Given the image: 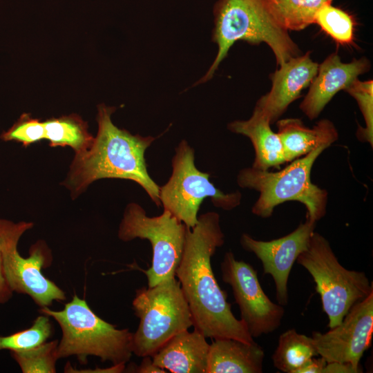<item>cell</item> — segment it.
<instances>
[{
  "label": "cell",
  "instance_id": "obj_1",
  "mask_svg": "<svg viewBox=\"0 0 373 373\" xmlns=\"http://www.w3.org/2000/svg\"><path fill=\"white\" fill-rule=\"evenodd\" d=\"M224 235L220 216L210 211L186 227L182 256L175 276L189 305L195 329L206 338H230L254 342L245 325L237 319L227 302V294L218 283L211 258L223 245Z\"/></svg>",
  "mask_w": 373,
  "mask_h": 373
},
{
  "label": "cell",
  "instance_id": "obj_2",
  "mask_svg": "<svg viewBox=\"0 0 373 373\" xmlns=\"http://www.w3.org/2000/svg\"><path fill=\"white\" fill-rule=\"evenodd\" d=\"M115 111V107L98 105L97 135L88 149L75 153L63 184L75 198L97 180H129L138 184L157 206H161L160 186L151 178L144 157L155 137L133 135L118 128L111 119Z\"/></svg>",
  "mask_w": 373,
  "mask_h": 373
},
{
  "label": "cell",
  "instance_id": "obj_3",
  "mask_svg": "<svg viewBox=\"0 0 373 373\" xmlns=\"http://www.w3.org/2000/svg\"><path fill=\"white\" fill-rule=\"evenodd\" d=\"M212 40L218 46L216 58L206 74L194 85L210 80L235 42L265 43L279 66L300 55L288 32L271 17L265 0H218L213 7Z\"/></svg>",
  "mask_w": 373,
  "mask_h": 373
},
{
  "label": "cell",
  "instance_id": "obj_4",
  "mask_svg": "<svg viewBox=\"0 0 373 373\" xmlns=\"http://www.w3.org/2000/svg\"><path fill=\"white\" fill-rule=\"evenodd\" d=\"M328 147L319 146L278 171L251 166L241 169L237 175V184L259 193L251 208L253 214L269 218L279 204L297 201L305 205L306 219L316 222L323 218L327 210V191L312 182L311 172L318 157Z\"/></svg>",
  "mask_w": 373,
  "mask_h": 373
},
{
  "label": "cell",
  "instance_id": "obj_5",
  "mask_svg": "<svg viewBox=\"0 0 373 373\" xmlns=\"http://www.w3.org/2000/svg\"><path fill=\"white\" fill-rule=\"evenodd\" d=\"M40 312L52 317L60 325L62 336L58 342V359L76 356L81 363H87L88 356L113 365L126 363L131 358L133 333L119 329L99 318L84 299L76 294L60 311L41 307Z\"/></svg>",
  "mask_w": 373,
  "mask_h": 373
},
{
  "label": "cell",
  "instance_id": "obj_6",
  "mask_svg": "<svg viewBox=\"0 0 373 373\" xmlns=\"http://www.w3.org/2000/svg\"><path fill=\"white\" fill-rule=\"evenodd\" d=\"M296 262L312 277L329 328L340 324L355 304L373 292L365 273L345 268L328 240L315 231Z\"/></svg>",
  "mask_w": 373,
  "mask_h": 373
},
{
  "label": "cell",
  "instance_id": "obj_7",
  "mask_svg": "<svg viewBox=\"0 0 373 373\" xmlns=\"http://www.w3.org/2000/svg\"><path fill=\"white\" fill-rule=\"evenodd\" d=\"M140 318L133 333L132 353L152 356L171 338L193 325L191 313L176 277L137 289L132 302Z\"/></svg>",
  "mask_w": 373,
  "mask_h": 373
},
{
  "label": "cell",
  "instance_id": "obj_8",
  "mask_svg": "<svg viewBox=\"0 0 373 373\" xmlns=\"http://www.w3.org/2000/svg\"><path fill=\"white\" fill-rule=\"evenodd\" d=\"M172 173L160 186L159 197L164 210L169 211L186 227L193 228L198 221V211L206 198L223 210L240 205V191L224 193L209 180L210 175L200 171L195 164V151L187 141L182 140L175 149Z\"/></svg>",
  "mask_w": 373,
  "mask_h": 373
},
{
  "label": "cell",
  "instance_id": "obj_9",
  "mask_svg": "<svg viewBox=\"0 0 373 373\" xmlns=\"http://www.w3.org/2000/svg\"><path fill=\"white\" fill-rule=\"evenodd\" d=\"M33 227L32 222L0 219V254L3 277L11 291L29 296L41 307H48L53 301L66 299L64 291L46 278L41 269L50 265L52 256L43 241L30 249L28 258L17 250L21 235Z\"/></svg>",
  "mask_w": 373,
  "mask_h": 373
},
{
  "label": "cell",
  "instance_id": "obj_10",
  "mask_svg": "<svg viewBox=\"0 0 373 373\" xmlns=\"http://www.w3.org/2000/svg\"><path fill=\"white\" fill-rule=\"evenodd\" d=\"M186 230V225L169 211L164 210L158 216L149 217L140 204L131 202L124 209L117 235L124 242L135 238L150 242L151 265L142 271L148 287H153L175 277L183 253Z\"/></svg>",
  "mask_w": 373,
  "mask_h": 373
},
{
  "label": "cell",
  "instance_id": "obj_11",
  "mask_svg": "<svg viewBox=\"0 0 373 373\" xmlns=\"http://www.w3.org/2000/svg\"><path fill=\"white\" fill-rule=\"evenodd\" d=\"M222 279L231 287L239 307L240 320L253 338L276 331L285 314L283 305L275 303L264 292L257 271L249 263L225 253L220 264Z\"/></svg>",
  "mask_w": 373,
  "mask_h": 373
},
{
  "label": "cell",
  "instance_id": "obj_12",
  "mask_svg": "<svg viewBox=\"0 0 373 373\" xmlns=\"http://www.w3.org/2000/svg\"><path fill=\"white\" fill-rule=\"evenodd\" d=\"M373 332V292L355 304L338 325L325 333L313 332L318 354L327 363H349L362 372L360 361L370 347Z\"/></svg>",
  "mask_w": 373,
  "mask_h": 373
},
{
  "label": "cell",
  "instance_id": "obj_13",
  "mask_svg": "<svg viewBox=\"0 0 373 373\" xmlns=\"http://www.w3.org/2000/svg\"><path fill=\"white\" fill-rule=\"evenodd\" d=\"M316 222L306 219L289 234L269 241L258 240L248 233L240 237L242 247L260 260L265 274L272 276L278 303H288V280L291 268L315 231Z\"/></svg>",
  "mask_w": 373,
  "mask_h": 373
},
{
  "label": "cell",
  "instance_id": "obj_14",
  "mask_svg": "<svg viewBox=\"0 0 373 373\" xmlns=\"http://www.w3.org/2000/svg\"><path fill=\"white\" fill-rule=\"evenodd\" d=\"M271 75V88L257 102L255 108L260 111L273 123L297 99L302 90L310 85L317 74L318 64L310 52L292 57L279 66Z\"/></svg>",
  "mask_w": 373,
  "mask_h": 373
},
{
  "label": "cell",
  "instance_id": "obj_15",
  "mask_svg": "<svg viewBox=\"0 0 373 373\" xmlns=\"http://www.w3.org/2000/svg\"><path fill=\"white\" fill-rule=\"evenodd\" d=\"M370 68L365 57L345 63L337 53L331 54L318 65L317 74L300 104V110L309 119H316L338 91L345 90Z\"/></svg>",
  "mask_w": 373,
  "mask_h": 373
},
{
  "label": "cell",
  "instance_id": "obj_16",
  "mask_svg": "<svg viewBox=\"0 0 373 373\" xmlns=\"http://www.w3.org/2000/svg\"><path fill=\"white\" fill-rule=\"evenodd\" d=\"M199 331L178 333L151 356L155 365L172 373H206L209 343Z\"/></svg>",
  "mask_w": 373,
  "mask_h": 373
},
{
  "label": "cell",
  "instance_id": "obj_17",
  "mask_svg": "<svg viewBox=\"0 0 373 373\" xmlns=\"http://www.w3.org/2000/svg\"><path fill=\"white\" fill-rule=\"evenodd\" d=\"M265 352L255 341L214 338L209 345L206 373H261Z\"/></svg>",
  "mask_w": 373,
  "mask_h": 373
},
{
  "label": "cell",
  "instance_id": "obj_18",
  "mask_svg": "<svg viewBox=\"0 0 373 373\" xmlns=\"http://www.w3.org/2000/svg\"><path fill=\"white\" fill-rule=\"evenodd\" d=\"M269 119L257 108L246 120H235L227 125L234 133L247 137L254 147L255 156L251 167L259 170L279 169L287 163L282 143L276 132L271 128Z\"/></svg>",
  "mask_w": 373,
  "mask_h": 373
},
{
  "label": "cell",
  "instance_id": "obj_19",
  "mask_svg": "<svg viewBox=\"0 0 373 373\" xmlns=\"http://www.w3.org/2000/svg\"><path fill=\"white\" fill-rule=\"evenodd\" d=\"M276 126L287 162L306 155L319 146H329L338 138L336 128L327 119L318 121L312 128L306 126L298 118L277 120Z\"/></svg>",
  "mask_w": 373,
  "mask_h": 373
},
{
  "label": "cell",
  "instance_id": "obj_20",
  "mask_svg": "<svg viewBox=\"0 0 373 373\" xmlns=\"http://www.w3.org/2000/svg\"><path fill=\"white\" fill-rule=\"evenodd\" d=\"M44 125V139L52 147L68 146L78 153L88 149L94 140L87 123L77 114L48 119Z\"/></svg>",
  "mask_w": 373,
  "mask_h": 373
},
{
  "label": "cell",
  "instance_id": "obj_21",
  "mask_svg": "<svg viewBox=\"0 0 373 373\" xmlns=\"http://www.w3.org/2000/svg\"><path fill=\"white\" fill-rule=\"evenodd\" d=\"M318 355L312 337L290 329L280 335L272 361L278 370L296 373L307 360Z\"/></svg>",
  "mask_w": 373,
  "mask_h": 373
},
{
  "label": "cell",
  "instance_id": "obj_22",
  "mask_svg": "<svg viewBox=\"0 0 373 373\" xmlns=\"http://www.w3.org/2000/svg\"><path fill=\"white\" fill-rule=\"evenodd\" d=\"M333 0H265L276 23L285 30L298 31L314 23L318 10Z\"/></svg>",
  "mask_w": 373,
  "mask_h": 373
},
{
  "label": "cell",
  "instance_id": "obj_23",
  "mask_svg": "<svg viewBox=\"0 0 373 373\" xmlns=\"http://www.w3.org/2000/svg\"><path fill=\"white\" fill-rule=\"evenodd\" d=\"M314 23L334 40L350 44L354 39V23L352 17L332 3H325L316 14Z\"/></svg>",
  "mask_w": 373,
  "mask_h": 373
},
{
  "label": "cell",
  "instance_id": "obj_24",
  "mask_svg": "<svg viewBox=\"0 0 373 373\" xmlns=\"http://www.w3.org/2000/svg\"><path fill=\"white\" fill-rule=\"evenodd\" d=\"M52 332L49 316L42 314L37 317L30 328L8 336H0V350L17 352L36 347L46 343Z\"/></svg>",
  "mask_w": 373,
  "mask_h": 373
},
{
  "label": "cell",
  "instance_id": "obj_25",
  "mask_svg": "<svg viewBox=\"0 0 373 373\" xmlns=\"http://www.w3.org/2000/svg\"><path fill=\"white\" fill-rule=\"evenodd\" d=\"M57 345L58 341L46 342L28 350L12 352V355L23 373H54Z\"/></svg>",
  "mask_w": 373,
  "mask_h": 373
},
{
  "label": "cell",
  "instance_id": "obj_26",
  "mask_svg": "<svg viewBox=\"0 0 373 373\" xmlns=\"http://www.w3.org/2000/svg\"><path fill=\"white\" fill-rule=\"evenodd\" d=\"M357 102L365 127L358 126V137L373 144V82L356 79L346 90Z\"/></svg>",
  "mask_w": 373,
  "mask_h": 373
},
{
  "label": "cell",
  "instance_id": "obj_27",
  "mask_svg": "<svg viewBox=\"0 0 373 373\" xmlns=\"http://www.w3.org/2000/svg\"><path fill=\"white\" fill-rule=\"evenodd\" d=\"M1 137L4 141H15L28 146L44 139V122L32 117L30 114L23 113Z\"/></svg>",
  "mask_w": 373,
  "mask_h": 373
},
{
  "label": "cell",
  "instance_id": "obj_28",
  "mask_svg": "<svg viewBox=\"0 0 373 373\" xmlns=\"http://www.w3.org/2000/svg\"><path fill=\"white\" fill-rule=\"evenodd\" d=\"M143 359L140 365L136 366L135 365H129L128 370L131 372L137 373H166L165 370L157 366L154 364L151 356H145L142 357Z\"/></svg>",
  "mask_w": 373,
  "mask_h": 373
},
{
  "label": "cell",
  "instance_id": "obj_29",
  "mask_svg": "<svg viewBox=\"0 0 373 373\" xmlns=\"http://www.w3.org/2000/svg\"><path fill=\"white\" fill-rule=\"evenodd\" d=\"M327 361L323 357L315 356L307 360L296 372V373H323Z\"/></svg>",
  "mask_w": 373,
  "mask_h": 373
},
{
  "label": "cell",
  "instance_id": "obj_30",
  "mask_svg": "<svg viewBox=\"0 0 373 373\" xmlns=\"http://www.w3.org/2000/svg\"><path fill=\"white\" fill-rule=\"evenodd\" d=\"M323 373H358L352 365L338 362L327 363Z\"/></svg>",
  "mask_w": 373,
  "mask_h": 373
},
{
  "label": "cell",
  "instance_id": "obj_31",
  "mask_svg": "<svg viewBox=\"0 0 373 373\" xmlns=\"http://www.w3.org/2000/svg\"><path fill=\"white\" fill-rule=\"evenodd\" d=\"M12 293L3 275L0 254V304L8 302L11 298Z\"/></svg>",
  "mask_w": 373,
  "mask_h": 373
}]
</instances>
